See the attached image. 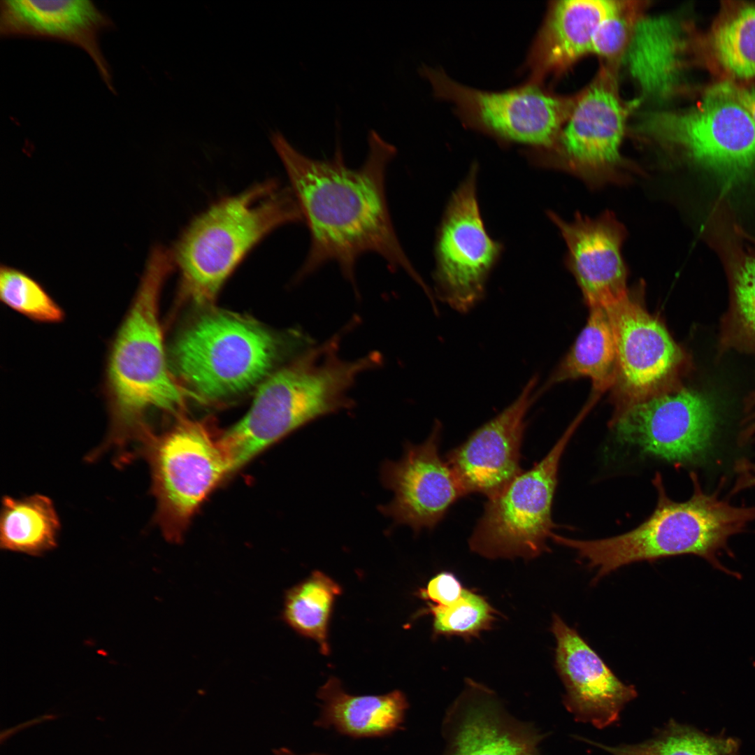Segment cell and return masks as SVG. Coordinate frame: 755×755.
<instances>
[{
  "instance_id": "74e56055",
  "label": "cell",
  "mask_w": 755,
  "mask_h": 755,
  "mask_svg": "<svg viewBox=\"0 0 755 755\" xmlns=\"http://www.w3.org/2000/svg\"><path fill=\"white\" fill-rule=\"evenodd\" d=\"M747 238H748L749 240H751V241H752V243H754V246H755V238H752V237H751V236H747Z\"/></svg>"
},
{
  "instance_id": "3957f363",
  "label": "cell",
  "mask_w": 755,
  "mask_h": 755,
  "mask_svg": "<svg viewBox=\"0 0 755 755\" xmlns=\"http://www.w3.org/2000/svg\"><path fill=\"white\" fill-rule=\"evenodd\" d=\"M690 477L691 496L676 502L668 497L661 475L656 473L653 480L658 494L655 510L631 531L597 540L556 535L554 541L575 550L588 567L596 570L594 582L632 563L684 554L700 556L714 568L738 577L719 557L724 553L733 555L728 540L755 520V506L733 505L718 498L717 492H704L695 473Z\"/></svg>"
},
{
  "instance_id": "f1b7e54d",
  "label": "cell",
  "mask_w": 755,
  "mask_h": 755,
  "mask_svg": "<svg viewBox=\"0 0 755 755\" xmlns=\"http://www.w3.org/2000/svg\"><path fill=\"white\" fill-rule=\"evenodd\" d=\"M0 299L5 305L34 322L55 324L64 318L62 308L38 281L24 271L3 264Z\"/></svg>"
},
{
  "instance_id": "30bf717a",
  "label": "cell",
  "mask_w": 755,
  "mask_h": 755,
  "mask_svg": "<svg viewBox=\"0 0 755 755\" xmlns=\"http://www.w3.org/2000/svg\"><path fill=\"white\" fill-rule=\"evenodd\" d=\"M419 73L437 97L454 104L466 124L499 140L531 146L533 151L554 146L577 96L555 95L530 82L501 92L479 90L426 65L419 68Z\"/></svg>"
},
{
  "instance_id": "d6986e66",
  "label": "cell",
  "mask_w": 755,
  "mask_h": 755,
  "mask_svg": "<svg viewBox=\"0 0 755 755\" xmlns=\"http://www.w3.org/2000/svg\"><path fill=\"white\" fill-rule=\"evenodd\" d=\"M551 631L566 709L576 720L598 728L617 721L624 705L637 696L635 687L621 681L577 630L556 614Z\"/></svg>"
},
{
  "instance_id": "8d00e7d4",
  "label": "cell",
  "mask_w": 755,
  "mask_h": 755,
  "mask_svg": "<svg viewBox=\"0 0 755 755\" xmlns=\"http://www.w3.org/2000/svg\"><path fill=\"white\" fill-rule=\"evenodd\" d=\"M273 755H327V754H320V753H311V754H301L295 753L294 752L292 751L291 749L283 747V748H280L278 749L275 750L274 753H273Z\"/></svg>"
},
{
  "instance_id": "5b68a950",
  "label": "cell",
  "mask_w": 755,
  "mask_h": 755,
  "mask_svg": "<svg viewBox=\"0 0 755 755\" xmlns=\"http://www.w3.org/2000/svg\"><path fill=\"white\" fill-rule=\"evenodd\" d=\"M303 222L290 187L275 180L224 197L197 216L171 250L184 294L206 304L246 257L277 228Z\"/></svg>"
},
{
  "instance_id": "d6a6232c",
  "label": "cell",
  "mask_w": 755,
  "mask_h": 755,
  "mask_svg": "<svg viewBox=\"0 0 755 755\" xmlns=\"http://www.w3.org/2000/svg\"><path fill=\"white\" fill-rule=\"evenodd\" d=\"M463 589L453 573L443 571L432 577L425 588L420 589L419 594L422 599L429 601L428 603L447 606L461 597Z\"/></svg>"
},
{
  "instance_id": "8992f818",
  "label": "cell",
  "mask_w": 755,
  "mask_h": 755,
  "mask_svg": "<svg viewBox=\"0 0 755 755\" xmlns=\"http://www.w3.org/2000/svg\"><path fill=\"white\" fill-rule=\"evenodd\" d=\"M284 341L246 317L209 312L175 341L172 363L192 391L203 398L217 400L264 380L281 357Z\"/></svg>"
},
{
  "instance_id": "ac0fdd59",
  "label": "cell",
  "mask_w": 755,
  "mask_h": 755,
  "mask_svg": "<svg viewBox=\"0 0 755 755\" xmlns=\"http://www.w3.org/2000/svg\"><path fill=\"white\" fill-rule=\"evenodd\" d=\"M548 215L566 243V266L589 308H607L627 296L628 268L622 256L627 231L615 215L605 211L591 218L577 213L570 221L553 212Z\"/></svg>"
},
{
  "instance_id": "ffe728a7",
  "label": "cell",
  "mask_w": 755,
  "mask_h": 755,
  "mask_svg": "<svg viewBox=\"0 0 755 755\" xmlns=\"http://www.w3.org/2000/svg\"><path fill=\"white\" fill-rule=\"evenodd\" d=\"M113 27L112 20L88 0H1L2 38H29L66 42L86 52L108 89L115 94L110 66L100 36Z\"/></svg>"
},
{
  "instance_id": "44dd1931",
  "label": "cell",
  "mask_w": 755,
  "mask_h": 755,
  "mask_svg": "<svg viewBox=\"0 0 755 755\" xmlns=\"http://www.w3.org/2000/svg\"><path fill=\"white\" fill-rule=\"evenodd\" d=\"M612 1L563 0L552 2L531 48L527 82L541 85L548 77L563 74L591 53L594 33Z\"/></svg>"
},
{
  "instance_id": "1f68e13d",
  "label": "cell",
  "mask_w": 755,
  "mask_h": 755,
  "mask_svg": "<svg viewBox=\"0 0 755 755\" xmlns=\"http://www.w3.org/2000/svg\"><path fill=\"white\" fill-rule=\"evenodd\" d=\"M733 319L739 332L755 342V253H743L732 272Z\"/></svg>"
},
{
  "instance_id": "cb8c5ba5",
  "label": "cell",
  "mask_w": 755,
  "mask_h": 755,
  "mask_svg": "<svg viewBox=\"0 0 755 755\" xmlns=\"http://www.w3.org/2000/svg\"><path fill=\"white\" fill-rule=\"evenodd\" d=\"M682 45L680 27L673 20L641 19L625 55H629L631 73L645 91L661 93L672 88Z\"/></svg>"
},
{
  "instance_id": "52a82bcc",
  "label": "cell",
  "mask_w": 755,
  "mask_h": 755,
  "mask_svg": "<svg viewBox=\"0 0 755 755\" xmlns=\"http://www.w3.org/2000/svg\"><path fill=\"white\" fill-rule=\"evenodd\" d=\"M638 103L621 100L614 73L605 68L577 94L554 146L528 156L541 166L575 175L592 189L626 185L640 173L621 153L627 120Z\"/></svg>"
},
{
  "instance_id": "2e32d148",
  "label": "cell",
  "mask_w": 755,
  "mask_h": 755,
  "mask_svg": "<svg viewBox=\"0 0 755 755\" xmlns=\"http://www.w3.org/2000/svg\"><path fill=\"white\" fill-rule=\"evenodd\" d=\"M538 380L532 376L509 405L446 454L445 460L466 495L480 494L491 498L522 471L526 417L537 398Z\"/></svg>"
},
{
  "instance_id": "7402d4cb",
  "label": "cell",
  "mask_w": 755,
  "mask_h": 755,
  "mask_svg": "<svg viewBox=\"0 0 755 755\" xmlns=\"http://www.w3.org/2000/svg\"><path fill=\"white\" fill-rule=\"evenodd\" d=\"M317 696L321 701L320 712L314 725L356 738L396 731L402 727L409 707L400 690L378 696L351 695L336 677H330Z\"/></svg>"
},
{
  "instance_id": "83f0119b",
  "label": "cell",
  "mask_w": 755,
  "mask_h": 755,
  "mask_svg": "<svg viewBox=\"0 0 755 755\" xmlns=\"http://www.w3.org/2000/svg\"><path fill=\"white\" fill-rule=\"evenodd\" d=\"M719 63L740 78L755 77V6L739 10L714 30L711 39Z\"/></svg>"
},
{
  "instance_id": "9a60e30c",
  "label": "cell",
  "mask_w": 755,
  "mask_h": 755,
  "mask_svg": "<svg viewBox=\"0 0 755 755\" xmlns=\"http://www.w3.org/2000/svg\"><path fill=\"white\" fill-rule=\"evenodd\" d=\"M442 425L436 421L427 439L419 445L407 443L402 458L387 461L381 468L383 485L394 496L380 510L396 524L417 533L432 529L452 505L466 496L454 473L439 454Z\"/></svg>"
},
{
  "instance_id": "e575fe53",
  "label": "cell",
  "mask_w": 755,
  "mask_h": 755,
  "mask_svg": "<svg viewBox=\"0 0 755 755\" xmlns=\"http://www.w3.org/2000/svg\"><path fill=\"white\" fill-rule=\"evenodd\" d=\"M733 91L735 96L745 108L755 125V87L743 89L733 87Z\"/></svg>"
},
{
  "instance_id": "d4e9b609",
  "label": "cell",
  "mask_w": 755,
  "mask_h": 755,
  "mask_svg": "<svg viewBox=\"0 0 755 755\" xmlns=\"http://www.w3.org/2000/svg\"><path fill=\"white\" fill-rule=\"evenodd\" d=\"M60 522L52 500L42 494L5 496L0 517V545L5 550L38 556L57 546Z\"/></svg>"
},
{
  "instance_id": "d590c367",
  "label": "cell",
  "mask_w": 755,
  "mask_h": 755,
  "mask_svg": "<svg viewBox=\"0 0 755 755\" xmlns=\"http://www.w3.org/2000/svg\"><path fill=\"white\" fill-rule=\"evenodd\" d=\"M752 424L747 426L745 431L743 433L742 438V443L744 444L748 441L751 438L754 437L755 434V408L754 409L752 415Z\"/></svg>"
},
{
  "instance_id": "4fadbf2b",
  "label": "cell",
  "mask_w": 755,
  "mask_h": 755,
  "mask_svg": "<svg viewBox=\"0 0 755 755\" xmlns=\"http://www.w3.org/2000/svg\"><path fill=\"white\" fill-rule=\"evenodd\" d=\"M718 418L710 399L693 389H668L632 404L611 420L619 441L681 466L710 454Z\"/></svg>"
},
{
  "instance_id": "4dcf8cb0",
  "label": "cell",
  "mask_w": 755,
  "mask_h": 755,
  "mask_svg": "<svg viewBox=\"0 0 755 755\" xmlns=\"http://www.w3.org/2000/svg\"><path fill=\"white\" fill-rule=\"evenodd\" d=\"M642 1H612L594 33L591 53L615 64L623 57L642 18Z\"/></svg>"
},
{
  "instance_id": "603a6c76",
  "label": "cell",
  "mask_w": 755,
  "mask_h": 755,
  "mask_svg": "<svg viewBox=\"0 0 755 755\" xmlns=\"http://www.w3.org/2000/svg\"><path fill=\"white\" fill-rule=\"evenodd\" d=\"M617 361L614 334L605 308H589L587 322L569 352L545 383L538 396L552 384L587 377L594 389L603 392L614 387Z\"/></svg>"
},
{
  "instance_id": "8fae6325",
  "label": "cell",
  "mask_w": 755,
  "mask_h": 755,
  "mask_svg": "<svg viewBox=\"0 0 755 755\" xmlns=\"http://www.w3.org/2000/svg\"><path fill=\"white\" fill-rule=\"evenodd\" d=\"M477 181V167L473 165L451 196L436 240V297L460 313L471 310L484 297L488 278L503 250L486 230Z\"/></svg>"
},
{
  "instance_id": "277c9868",
  "label": "cell",
  "mask_w": 755,
  "mask_h": 755,
  "mask_svg": "<svg viewBox=\"0 0 755 755\" xmlns=\"http://www.w3.org/2000/svg\"><path fill=\"white\" fill-rule=\"evenodd\" d=\"M339 337L309 347L264 380L249 411L220 438L231 471L305 424L352 405L347 394L356 378L381 357L344 360Z\"/></svg>"
},
{
  "instance_id": "ba28073f",
  "label": "cell",
  "mask_w": 755,
  "mask_h": 755,
  "mask_svg": "<svg viewBox=\"0 0 755 755\" xmlns=\"http://www.w3.org/2000/svg\"><path fill=\"white\" fill-rule=\"evenodd\" d=\"M583 417L568 426L539 462L488 499L468 540L472 552L490 559L530 560L548 551L555 527L552 507L560 461Z\"/></svg>"
},
{
  "instance_id": "7a4b0ae2",
  "label": "cell",
  "mask_w": 755,
  "mask_h": 755,
  "mask_svg": "<svg viewBox=\"0 0 755 755\" xmlns=\"http://www.w3.org/2000/svg\"><path fill=\"white\" fill-rule=\"evenodd\" d=\"M171 250L153 247L131 305L112 341L106 368L110 430L102 449L144 436L151 408L180 411L185 394L169 371L159 317L162 286L173 268Z\"/></svg>"
},
{
  "instance_id": "9c48e42d",
  "label": "cell",
  "mask_w": 755,
  "mask_h": 755,
  "mask_svg": "<svg viewBox=\"0 0 755 755\" xmlns=\"http://www.w3.org/2000/svg\"><path fill=\"white\" fill-rule=\"evenodd\" d=\"M639 130L680 149L727 182L743 179L755 166V125L728 85L712 89L687 111L647 114Z\"/></svg>"
},
{
  "instance_id": "6da1fadb",
  "label": "cell",
  "mask_w": 755,
  "mask_h": 755,
  "mask_svg": "<svg viewBox=\"0 0 755 755\" xmlns=\"http://www.w3.org/2000/svg\"><path fill=\"white\" fill-rule=\"evenodd\" d=\"M290 188L310 233L308 254L298 279L336 262L354 285L358 259L373 252L391 268H401L428 292L403 250L391 220L386 175L397 150L376 131L368 135V152L358 168L347 166L337 144L330 159H315L294 148L280 132L271 135Z\"/></svg>"
},
{
  "instance_id": "4316f807",
  "label": "cell",
  "mask_w": 755,
  "mask_h": 755,
  "mask_svg": "<svg viewBox=\"0 0 755 755\" xmlns=\"http://www.w3.org/2000/svg\"><path fill=\"white\" fill-rule=\"evenodd\" d=\"M582 740L613 755H738V750L733 738L709 736L675 721L655 738L635 745L609 747Z\"/></svg>"
},
{
  "instance_id": "836d02e7",
  "label": "cell",
  "mask_w": 755,
  "mask_h": 755,
  "mask_svg": "<svg viewBox=\"0 0 755 755\" xmlns=\"http://www.w3.org/2000/svg\"><path fill=\"white\" fill-rule=\"evenodd\" d=\"M736 480L732 493L755 487V463L747 459L737 460L734 465Z\"/></svg>"
},
{
  "instance_id": "7c38bea8",
  "label": "cell",
  "mask_w": 755,
  "mask_h": 755,
  "mask_svg": "<svg viewBox=\"0 0 755 755\" xmlns=\"http://www.w3.org/2000/svg\"><path fill=\"white\" fill-rule=\"evenodd\" d=\"M157 519L176 538L196 509L231 472L220 440L201 424L184 422L152 440L148 450Z\"/></svg>"
},
{
  "instance_id": "484cf974",
  "label": "cell",
  "mask_w": 755,
  "mask_h": 755,
  "mask_svg": "<svg viewBox=\"0 0 755 755\" xmlns=\"http://www.w3.org/2000/svg\"><path fill=\"white\" fill-rule=\"evenodd\" d=\"M341 592L337 582L315 570L285 593L283 620L301 635L314 640L324 655L329 654L328 628L333 603Z\"/></svg>"
},
{
  "instance_id": "f546056e",
  "label": "cell",
  "mask_w": 755,
  "mask_h": 755,
  "mask_svg": "<svg viewBox=\"0 0 755 755\" xmlns=\"http://www.w3.org/2000/svg\"><path fill=\"white\" fill-rule=\"evenodd\" d=\"M422 614L433 616L435 636H459L470 640L489 630L496 620L497 612L485 598L468 589L454 603L441 606L427 603Z\"/></svg>"
},
{
  "instance_id": "5bb4252c",
  "label": "cell",
  "mask_w": 755,
  "mask_h": 755,
  "mask_svg": "<svg viewBox=\"0 0 755 755\" xmlns=\"http://www.w3.org/2000/svg\"><path fill=\"white\" fill-rule=\"evenodd\" d=\"M605 309L617 352L614 387L621 396L615 416L632 404L670 389L684 354L664 324L631 292Z\"/></svg>"
},
{
  "instance_id": "e0dca14e",
  "label": "cell",
  "mask_w": 755,
  "mask_h": 755,
  "mask_svg": "<svg viewBox=\"0 0 755 755\" xmlns=\"http://www.w3.org/2000/svg\"><path fill=\"white\" fill-rule=\"evenodd\" d=\"M443 755H539L545 735L512 715L498 696L467 679L442 722Z\"/></svg>"
}]
</instances>
